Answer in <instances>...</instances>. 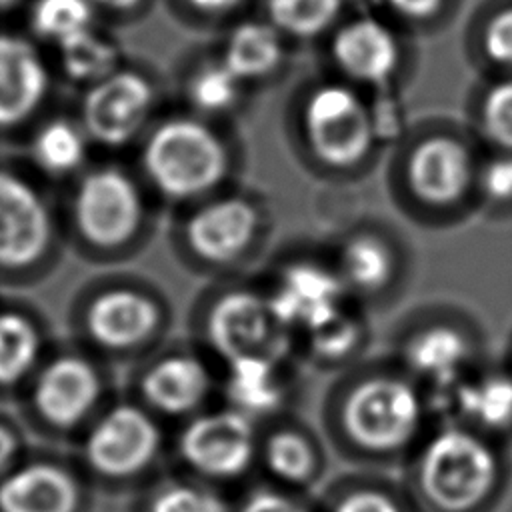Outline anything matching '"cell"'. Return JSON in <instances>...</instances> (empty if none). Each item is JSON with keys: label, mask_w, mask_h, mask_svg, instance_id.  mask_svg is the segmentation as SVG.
Instances as JSON below:
<instances>
[{"label": "cell", "mask_w": 512, "mask_h": 512, "mask_svg": "<svg viewBox=\"0 0 512 512\" xmlns=\"http://www.w3.org/2000/svg\"><path fill=\"white\" fill-rule=\"evenodd\" d=\"M334 54L350 76L364 82L386 80L398 62L392 32L376 20L348 24L334 40Z\"/></svg>", "instance_id": "ac0fdd59"}, {"label": "cell", "mask_w": 512, "mask_h": 512, "mask_svg": "<svg viewBox=\"0 0 512 512\" xmlns=\"http://www.w3.org/2000/svg\"><path fill=\"white\" fill-rule=\"evenodd\" d=\"M160 446L154 420L136 406H116L90 430L86 458L108 476H128L142 470Z\"/></svg>", "instance_id": "30bf717a"}, {"label": "cell", "mask_w": 512, "mask_h": 512, "mask_svg": "<svg viewBox=\"0 0 512 512\" xmlns=\"http://www.w3.org/2000/svg\"><path fill=\"white\" fill-rule=\"evenodd\" d=\"M340 0H270L272 20L300 36L324 30L338 14Z\"/></svg>", "instance_id": "f546056e"}, {"label": "cell", "mask_w": 512, "mask_h": 512, "mask_svg": "<svg viewBox=\"0 0 512 512\" xmlns=\"http://www.w3.org/2000/svg\"><path fill=\"white\" fill-rule=\"evenodd\" d=\"M258 212L242 198H220L202 206L188 222L192 250L208 262H232L252 242Z\"/></svg>", "instance_id": "7c38bea8"}, {"label": "cell", "mask_w": 512, "mask_h": 512, "mask_svg": "<svg viewBox=\"0 0 512 512\" xmlns=\"http://www.w3.org/2000/svg\"><path fill=\"white\" fill-rule=\"evenodd\" d=\"M334 512H402L400 506L386 494L376 490H358L338 502Z\"/></svg>", "instance_id": "8d00e7d4"}, {"label": "cell", "mask_w": 512, "mask_h": 512, "mask_svg": "<svg viewBox=\"0 0 512 512\" xmlns=\"http://www.w3.org/2000/svg\"><path fill=\"white\" fill-rule=\"evenodd\" d=\"M496 480V452L474 432L444 430L422 452V490L442 510L466 512L474 508L490 494Z\"/></svg>", "instance_id": "7a4b0ae2"}, {"label": "cell", "mask_w": 512, "mask_h": 512, "mask_svg": "<svg viewBox=\"0 0 512 512\" xmlns=\"http://www.w3.org/2000/svg\"><path fill=\"white\" fill-rule=\"evenodd\" d=\"M346 290L338 272L318 264H294L278 278L268 304L288 332H310L346 308Z\"/></svg>", "instance_id": "9c48e42d"}, {"label": "cell", "mask_w": 512, "mask_h": 512, "mask_svg": "<svg viewBox=\"0 0 512 512\" xmlns=\"http://www.w3.org/2000/svg\"><path fill=\"white\" fill-rule=\"evenodd\" d=\"M190 2L202 10H226L234 6L238 0H190Z\"/></svg>", "instance_id": "60d3db41"}, {"label": "cell", "mask_w": 512, "mask_h": 512, "mask_svg": "<svg viewBox=\"0 0 512 512\" xmlns=\"http://www.w3.org/2000/svg\"><path fill=\"white\" fill-rule=\"evenodd\" d=\"M240 90V78L224 64H208L200 68L190 82V98L204 112H222L230 108Z\"/></svg>", "instance_id": "4dcf8cb0"}, {"label": "cell", "mask_w": 512, "mask_h": 512, "mask_svg": "<svg viewBox=\"0 0 512 512\" xmlns=\"http://www.w3.org/2000/svg\"><path fill=\"white\" fill-rule=\"evenodd\" d=\"M208 338L228 362L252 354L282 360L288 350V330L274 316L268 298L246 290L228 292L214 302Z\"/></svg>", "instance_id": "5b68a950"}, {"label": "cell", "mask_w": 512, "mask_h": 512, "mask_svg": "<svg viewBox=\"0 0 512 512\" xmlns=\"http://www.w3.org/2000/svg\"><path fill=\"white\" fill-rule=\"evenodd\" d=\"M152 88L136 72L120 70L92 84L84 96L82 120L88 134L106 146L126 144L144 124Z\"/></svg>", "instance_id": "ba28073f"}, {"label": "cell", "mask_w": 512, "mask_h": 512, "mask_svg": "<svg viewBox=\"0 0 512 512\" xmlns=\"http://www.w3.org/2000/svg\"><path fill=\"white\" fill-rule=\"evenodd\" d=\"M306 336L316 356L324 360H342L358 346L362 328L356 316L344 308L324 324L306 332Z\"/></svg>", "instance_id": "1f68e13d"}, {"label": "cell", "mask_w": 512, "mask_h": 512, "mask_svg": "<svg viewBox=\"0 0 512 512\" xmlns=\"http://www.w3.org/2000/svg\"><path fill=\"white\" fill-rule=\"evenodd\" d=\"M102 6H108V8H116V10H126L130 6H134L138 0H94Z\"/></svg>", "instance_id": "b9f144b4"}, {"label": "cell", "mask_w": 512, "mask_h": 512, "mask_svg": "<svg viewBox=\"0 0 512 512\" xmlns=\"http://www.w3.org/2000/svg\"><path fill=\"white\" fill-rule=\"evenodd\" d=\"M94 0H36L32 6V30L56 42H62L90 28Z\"/></svg>", "instance_id": "83f0119b"}, {"label": "cell", "mask_w": 512, "mask_h": 512, "mask_svg": "<svg viewBox=\"0 0 512 512\" xmlns=\"http://www.w3.org/2000/svg\"><path fill=\"white\" fill-rule=\"evenodd\" d=\"M50 240V216L40 194L12 172L0 170V266L38 260Z\"/></svg>", "instance_id": "8fae6325"}, {"label": "cell", "mask_w": 512, "mask_h": 512, "mask_svg": "<svg viewBox=\"0 0 512 512\" xmlns=\"http://www.w3.org/2000/svg\"><path fill=\"white\" fill-rule=\"evenodd\" d=\"M226 390L234 410L250 418L274 412L284 400L280 358L252 354L232 360Z\"/></svg>", "instance_id": "44dd1931"}, {"label": "cell", "mask_w": 512, "mask_h": 512, "mask_svg": "<svg viewBox=\"0 0 512 512\" xmlns=\"http://www.w3.org/2000/svg\"><path fill=\"white\" fill-rule=\"evenodd\" d=\"M48 90V72L36 48L14 34H0V128L26 120Z\"/></svg>", "instance_id": "5bb4252c"}, {"label": "cell", "mask_w": 512, "mask_h": 512, "mask_svg": "<svg viewBox=\"0 0 512 512\" xmlns=\"http://www.w3.org/2000/svg\"><path fill=\"white\" fill-rule=\"evenodd\" d=\"M392 268V254L384 242L372 236H358L344 246L338 274L348 288L374 292L390 280Z\"/></svg>", "instance_id": "cb8c5ba5"}, {"label": "cell", "mask_w": 512, "mask_h": 512, "mask_svg": "<svg viewBox=\"0 0 512 512\" xmlns=\"http://www.w3.org/2000/svg\"><path fill=\"white\" fill-rule=\"evenodd\" d=\"M454 390L456 408L468 422L484 430L512 426V376L492 372L462 380Z\"/></svg>", "instance_id": "7402d4cb"}, {"label": "cell", "mask_w": 512, "mask_h": 512, "mask_svg": "<svg viewBox=\"0 0 512 512\" xmlns=\"http://www.w3.org/2000/svg\"><path fill=\"white\" fill-rule=\"evenodd\" d=\"M58 46L62 66L74 80L98 82L114 72L116 48L90 28L58 42Z\"/></svg>", "instance_id": "484cf974"}, {"label": "cell", "mask_w": 512, "mask_h": 512, "mask_svg": "<svg viewBox=\"0 0 512 512\" xmlns=\"http://www.w3.org/2000/svg\"><path fill=\"white\" fill-rule=\"evenodd\" d=\"M16 4V0H0V10H6V8H12Z\"/></svg>", "instance_id": "7bdbcfd3"}, {"label": "cell", "mask_w": 512, "mask_h": 512, "mask_svg": "<svg viewBox=\"0 0 512 512\" xmlns=\"http://www.w3.org/2000/svg\"><path fill=\"white\" fill-rule=\"evenodd\" d=\"M308 140L330 166L358 164L372 146V118L362 100L344 86H324L306 106Z\"/></svg>", "instance_id": "277c9868"}, {"label": "cell", "mask_w": 512, "mask_h": 512, "mask_svg": "<svg viewBox=\"0 0 512 512\" xmlns=\"http://www.w3.org/2000/svg\"><path fill=\"white\" fill-rule=\"evenodd\" d=\"M38 356V334L34 326L16 312L0 314V384H16L34 366Z\"/></svg>", "instance_id": "d4e9b609"}, {"label": "cell", "mask_w": 512, "mask_h": 512, "mask_svg": "<svg viewBox=\"0 0 512 512\" xmlns=\"http://www.w3.org/2000/svg\"><path fill=\"white\" fill-rule=\"evenodd\" d=\"M34 158L52 174L70 172L84 158V136L74 124L54 120L38 132L34 140Z\"/></svg>", "instance_id": "4316f807"}, {"label": "cell", "mask_w": 512, "mask_h": 512, "mask_svg": "<svg viewBox=\"0 0 512 512\" xmlns=\"http://www.w3.org/2000/svg\"><path fill=\"white\" fill-rule=\"evenodd\" d=\"M180 452L198 472L232 478L252 464L256 432L252 418L230 408L194 418L182 432Z\"/></svg>", "instance_id": "52a82bcc"}, {"label": "cell", "mask_w": 512, "mask_h": 512, "mask_svg": "<svg viewBox=\"0 0 512 512\" xmlns=\"http://www.w3.org/2000/svg\"><path fill=\"white\" fill-rule=\"evenodd\" d=\"M74 220L88 242L118 246L140 226L142 198L138 188L118 170H96L78 186Z\"/></svg>", "instance_id": "8992f818"}, {"label": "cell", "mask_w": 512, "mask_h": 512, "mask_svg": "<svg viewBox=\"0 0 512 512\" xmlns=\"http://www.w3.org/2000/svg\"><path fill=\"white\" fill-rule=\"evenodd\" d=\"M350 438L370 452L404 448L422 422L418 392L400 378H370L358 384L342 410Z\"/></svg>", "instance_id": "3957f363"}, {"label": "cell", "mask_w": 512, "mask_h": 512, "mask_svg": "<svg viewBox=\"0 0 512 512\" xmlns=\"http://www.w3.org/2000/svg\"><path fill=\"white\" fill-rule=\"evenodd\" d=\"M100 392L94 368L78 356H60L38 376L34 402L56 426H72L88 414Z\"/></svg>", "instance_id": "9a60e30c"}, {"label": "cell", "mask_w": 512, "mask_h": 512, "mask_svg": "<svg viewBox=\"0 0 512 512\" xmlns=\"http://www.w3.org/2000/svg\"><path fill=\"white\" fill-rule=\"evenodd\" d=\"M480 186L490 200L502 202L512 198V156H500L490 160L482 174Z\"/></svg>", "instance_id": "e575fe53"}, {"label": "cell", "mask_w": 512, "mask_h": 512, "mask_svg": "<svg viewBox=\"0 0 512 512\" xmlns=\"http://www.w3.org/2000/svg\"><path fill=\"white\" fill-rule=\"evenodd\" d=\"M78 488L60 468L30 464L0 482V512H76Z\"/></svg>", "instance_id": "e0dca14e"}, {"label": "cell", "mask_w": 512, "mask_h": 512, "mask_svg": "<svg viewBox=\"0 0 512 512\" xmlns=\"http://www.w3.org/2000/svg\"><path fill=\"white\" fill-rule=\"evenodd\" d=\"M150 512H228L224 500L208 488L176 484L162 490L150 504Z\"/></svg>", "instance_id": "d6a6232c"}, {"label": "cell", "mask_w": 512, "mask_h": 512, "mask_svg": "<svg viewBox=\"0 0 512 512\" xmlns=\"http://www.w3.org/2000/svg\"><path fill=\"white\" fill-rule=\"evenodd\" d=\"M390 4L400 14H406L412 18H424V16H430L438 8L440 0H390Z\"/></svg>", "instance_id": "f35d334b"}, {"label": "cell", "mask_w": 512, "mask_h": 512, "mask_svg": "<svg viewBox=\"0 0 512 512\" xmlns=\"http://www.w3.org/2000/svg\"><path fill=\"white\" fill-rule=\"evenodd\" d=\"M486 48L494 60L512 64V10H506L492 20L486 32Z\"/></svg>", "instance_id": "d590c367"}, {"label": "cell", "mask_w": 512, "mask_h": 512, "mask_svg": "<svg viewBox=\"0 0 512 512\" xmlns=\"http://www.w3.org/2000/svg\"><path fill=\"white\" fill-rule=\"evenodd\" d=\"M144 168L162 194L188 200L220 184L228 172V154L208 126L174 118L160 124L148 138Z\"/></svg>", "instance_id": "6da1fadb"}, {"label": "cell", "mask_w": 512, "mask_h": 512, "mask_svg": "<svg viewBox=\"0 0 512 512\" xmlns=\"http://www.w3.org/2000/svg\"><path fill=\"white\" fill-rule=\"evenodd\" d=\"M408 368L434 386H458L470 360L468 340L450 326H432L406 344Z\"/></svg>", "instance_id": "ffe728a7"}, {"label": "cell", "mask_w": 512, "mask_h": 512, "mask_svg": "<svg viewBox=\"0 0 512 512\" xmlns=\"http://www.w3.org/2000/svg\"><path fill=\"white\" fill-rule=\"evenodd\" d=\"M14 450H16L14 436L4 426H0V470L6 468V464L12 460Z\"/></svg>", "instance_id": "ab89813d"}, {"label": "cell", "mask_w": 512, "mask_h": 512, "mask_svg": "<svg viewBox=\"0 0 512 512\" xmlns=\"http://www.w3.org/2000/svg\"><path fill=\"white\" fill-rule=\"evenodd\" d=\"M408 180L424 202L452 204L466 194L472 182L470 154L452 138H428L408 160Z\"/></svg>", "instance_id": "4fadbf2b"}, {"label": "cell", "mask_w": 512, "mask_h": 512, "mask_svg": "<svg viewBox=\"0 0 512 512\" xmlns=\"http://www.w3.org/2000/svg\"><path fill=\"white\" fill-rule=\"evenodd\" d=\"M158 322L156 306L140 292L112 290L98 296L86 314L88 332L108 348H126L144 340Z\"/></svg>", "instance_id": "2e32d148"}, {"label": "cell", "mask_w": 512, "mask_h": 512, "mask_svg": "<svg viewBox=\"0 0 512 512\" xmlns=\"http://www.w3.org/2000/svg\"><path fill=\"white\" fill-rule=\"evenodd\" d=\"M282 48L276 32L264 24L238 26L228 42L224 64L240 78H258L274 70Z\"/></svg>", "instance_id": "603a6c76"}, {"label": "cell", "mask_w": 512, "mask_h": 512, "mask_svg": "<svg viewBox=\"0 0 512 512\" xmlns=\"http://www.w3.org/2000/svg\"><path fill=\"white\" fill-rule=\"evenodd\" d=\"M142 390L154 408L166 414H184L206 398L210 374L194 356H168L146 372Z\"/></svg>", "instance_id": "d6986e66"}, {"label": "cell", "mask_w": 512, "mask_h": 512, "mask_svg": "<svg viewBox=\"0 0 512 512\" xmlns=\"http://www.w3.org/2000/svg\"><path fill=\"white\" fill-rule=\"evenodd\" d=\"M484 126L498 146L512 150V82L490 92L484 106Z\"/></svg>", "instance_id": "836d02e7"}, {"label": "cell", "mask_w": 512, "mask_h": 512, "mask_svg": "<svg viewBox=\"0 0 512 512\" xmlns=\"http://www.w3.org/2000/svg\"><path fill=\"white\" fill-rule=\"evenodd\" d=\"M264 458L274 476L292 484L308 480L316 466L312 444L296 432L272 434L266 442Z\"/></svg>", "instance_id": "f1b7e54d"}, {"label": "cell", "mask_w": 512, "mask_h": 512, "mask_svg": "<svg viewBox=\"0 0 512 512\" xmlns=\"http://www.w3.org/2000/svg\"><path fill=\"white\" fill-rule=\"evenodd\" d=\"M240 512H308L300 502L280 494V492H256L250 496Z\"/></svg>", "instance_id": "74e56055"}]
</instances>
